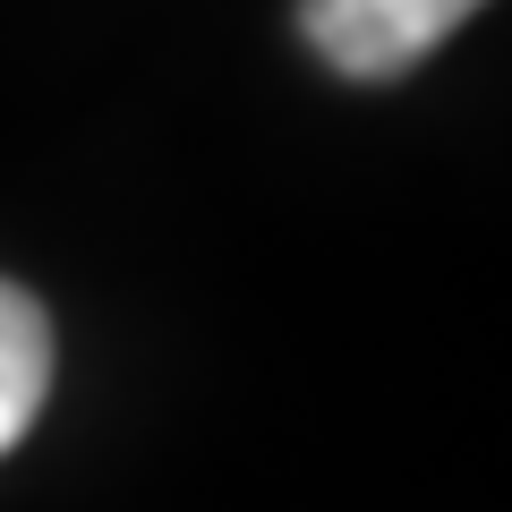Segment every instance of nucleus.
<instances>
[{
	"mask_svg": "<svg viewBox=\"0 0 512 512\" xmlns=\"http://www.w3.org/2000/svg\"><path fill=\"white\" fill-rule=\"evenodd\" d=\"M487 0H299V35L342 77H402Z\"/></svg>",
	"mask_w": 512,
	"mask_h": 512,
	"instance_id": "1",
	"label": "nucleus"
},
{
	"mask_svg": "<svg viewBox=\"0 0 512 512\" xmlns=\"http://www.w3.org/2000/svg\"><path fill=\"white\" fill-rule=\"evenodd\" d=\"M52 367H60L52 316L35 308V291L0 282V453L43 419V402H52Z\"/></svg>",
	"mask_w": 512,
	"mask_h": 512,
	"instance_id": "2",
	"label": "nucleus"
}]
</instances>
